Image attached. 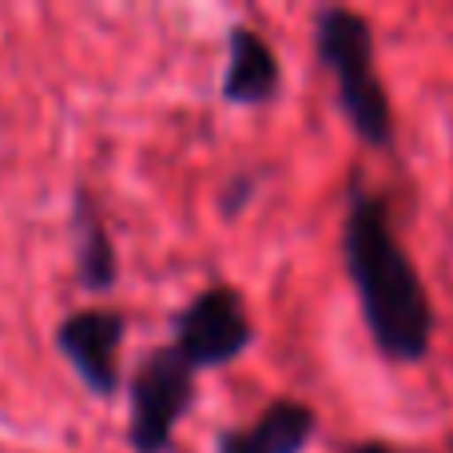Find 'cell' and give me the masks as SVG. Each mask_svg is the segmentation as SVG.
Returning <instances> with one entry per match:
<instances>
[{
    "mask_svg": "<svg viewBox=\"0 0 453 453\" xmlns=\"http://www.w3.org/2000/svg\"><path fill=\"white\" fill-rule=\"evenodd\" d=\"M342 258L374 346L390 362H422L434 342V303L402 239L394 234L386 199L370 191L350 196Z\"/></svg>",
    "mask_w": 453,
    "mask_h": 453,
    "instance_id": "6da1fadb",
    "label": "cell"
},
{
    "mask_svg": "<svg viewBox=\"0 0 453 453\" xmlns=\"http://www.w3.org/2000/svg\"><path fill=\"white\" fill-rule=\"evenodd\" d=\"M314 44H319L326 72L334 76L338 108L358 132V140L370 143V148H390L394 108L382 76H378L370 20L350 12V8H322L319 24H314Z\"/></svg>",
    "mask_w": 453,
    "mask_h": 453,
    "instance_id": "7a4b0ae2",
    "label": "cell"
},
{
    "mask_svg": "<svg viewBox=\"0 0 453 453\" xmlns=\"http://www.w3.org/2000/svg\"><path fill=\"white\" fill-rule=\"evenodd\" d=\"M191 406H196V370L175 354V346H156L127 382V441L132 449L167 453Z\"/></svg>",
    "mask_w": 453,
    "mask_h": 453,
    "instance_id": "3957f363",
    "label": "cell"
},
{
    "mask_svg": "<svg viewBox=\"0 0 453 453\" xmlns=\"http://www.w3.org/2000/svg\"><path fill=\"white\" fill-rule=\"evenodd\" d=\"M175 354L191 370H215L242 358L255 342L247 303L234 287H207L172 319Z\"/></svg>",
    "mask_w": 453,
    "mask_h": 453,
    "instance_id": "277c9868",
    "label": "cell"
},
{
    "mask_svg": "<svg viewBox=\"0 0 453 453\" xmlns=\"http://www.w3.org/2000/svg\"><path fill=\"white\" fill-rule=\"evenodd\" d=\"M127 322L119 311L88 306L56 326V346L76 370V378L96 398H116L119 390V346H124Z\"/></svg>",
    "mask_w": 453,
    "mask_h": 453,
    "instance_id": "5b68a950",
    "label": "cell"
},
{
    "mask_svg": "<svg viewBox=\"0 0 453 453\" xmlns=\"http://www.w3.org/2000/svg\"><path fill=\"white\" fill-rule=\"evenodd\" d=\"M282 88V68L274 48L247 24L226 32V72H223V100L239 108L271 104Z\"/></svg>",
    "mask_w": 453,
    "mask_h": 453,
    "instance_id": "8992f818",
    "label": "cell"
},
{
    "mask_svg": "<svg viewBox=\"0 0 453 453\" xmlns=\"http://www.w3.org/2000/svg\"><path fill=\"white\" fill-rule=\"evenodd\" d=\"M319 434V418L306 402L279 398L258 414L255 426L223 430L215 453H306Z\"/></svg>",
    "mask_w": 453,
    "mask_h": 453,
    "instance_id": "52a82bcc",
    "label": "cell"
},
{
    "mask_svg": "<svg viewBox=\"0 0 453 453\" xmlns=\"http://www.w3.org/2000/svg\"><path fill=\"white\" fill-rule=\"evenodd\" d=\"M72 239H76V279L84 290H111L119 282V258H116V242L111 231L104 223L100 207L88 191H76L72 203Z\"/></svg>",
    "mask_w": 453,
    "mask_h": 453,
    "instance_id": "ba28073f",
    "label": "cell"
},
{
    "mask_svg": "<svg viewBox=\"0 0 453 453\" xmlns=\"http://www.w3.org/2000/svg\"><path fill=\"white\" fill-rule=\"evenodd\" d=\"M342 453H394L386 441H354V446H346Z\"/></svg>",
    "mask_w": 453,
    "mask_h": 453,
    "instance_id": "9c48e42d",
    "label": "cell"
}]
</instances>
